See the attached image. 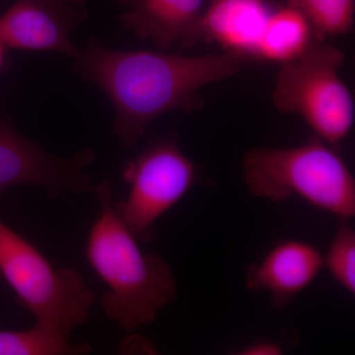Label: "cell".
<instances>
[{
    "label": "cell",
    "instance_id": "cell-1",
    "mask_svg": "<svg viewBox=\"0 0 355 355\" xmlns=\"http://www.w3.org/2000/svg\"><path fill=\"white\" fill-rule=\"evenodd\" d=\"M74 60L76 71L113 105L114 133L125 147L135 146L159 116L200 109V89L235 76L249 60L230 51L183 55L114 50L97 40Z\"/></svg>",
    "mask_w": 355,
    "mask_h": 355
},
{
    "label": "cell",
    "instance_id": "cell-2",
    "mask_svg": "<svg viewBox=\"0 0 355 355\" xmlns=\"http://www.w3.org/2000/svg\"><path fill=\"white\" fill-rule=\"evenodd\" d=\"M100 214L89 230L85 254L89 265L108 287L102 297L105 315L123 331L153 323L159 313L177 298L171 266L155 253H144L139 240L114 207L109 180L94 184Z\"/></svg>",
    "mask_w": 355,
    "mask_h": 355
},
{
    "label": "cell",
    "instance_id": "cell-3",
    "mask_svg": "<svg viewBox=\"0 0 355 355\" xmlns=\"http://www.w3.org/2000/svg\"><path fill=\"white\" fill-rule=\"evenodd\" d=\"M242 168L254 197L275 203L298 197L340 218L355 216L354 175L333 146L316 135L289 148L252 149Z\"/></svg>",
    "mask_w": 355,
    "mask_h": 355
},
{
    "label": "cell",
    "instance_id": "cell-4",
    "mask_svg": "<svg viewBox=\"0 0 355 355\" xmlns=\"http://www.w3.org/2000/svg\"><path fill=\"white\" fill-rule=\"evenodd\" d=\"M0 277L18 304L38 323L64 335L87 321L95 294L74 268H55L43 253L0 219Z\"/></svg>",
    "mask_w": 355,
    "mask_h": 355
},
{
    "label": "cell",
    "instance_id": "cell-5",
    "mask_svg": "<svg viewBox=\"0 0 355 355\" xmlns=\"http://www.w3.org/2000/svg\"><path fill=\"white\" fill-rule=\"evenodd\" d=\"M345 53L315 39L303 55L280 64L272 103L282 113L299 114L319 139L335 146L354 127V97L340 76Z\"/></svg>",
    "mask_w": 355,
    "mask_h": 355
},
{
    "label": "cell",
    "instance_id": "cell-6",
    "mask_svg": "<svg viewBox=\"0 0 355 355\" xmlns=\"http://www.w3.org/2000/svg\"><path fill=\"white\" fill-rule=\"evenodd\" d=\"M125 200L116 214L140 241L150 239L156 222L183 200L197 180L195 163L172 137L158 140L123 166Z\"/></svg>",
    "mask_w": 355,
    "mask_h": 355
},
{
    "label": "cell",
    "instance_id": "cell-7",
    "mask_svg": "<svg viewBox=\"0 0 355 355\" xmlns=\"http://www.w3.org/2000/svg\"><path fill=\"white\" fill-rule=\"evenodd\" d=\"M95 158L89 148L67 158L53 155L10 121H0V196L18 186L39 187L53 198L92 191V178L85 170Z\"/></svg>",
    "mask_w": 355,
    "mask_h": 355
},
{
    "label": "cell",
    "instance_id": "cell-8",
    "mask_svg": "<svg viewBox=\"0 0 355 355\" xmlns=\"http://www.w3.org/2000/svg\"><path fill=\"white\" fill-rule=\"evenodd\" d=\"M85 18L84 0H15L0 15V42L7 49L76 58L80 49L70 34Z\"/></svg>",
    "mask_w": 355,
    "mask_h": 355
},
{
    "label": "cell",
    "instance_id": "cell-9",
    "mask_svg": "<svg viewBox=\"0 0 355 355\" xmlns=\"http://www.w3.org/2000/svg\"><path fill=\"white\" fill-rule=\"evenodd\" d=\"M323 268V254L314 245L284 240L248 270L246 286L250 291L268 292L273 306L284 309L313 284Z\"/></svg>",
    "mask_w": 355,
    "mask_h": 355
},
{
    "label": "cell",
    "instance_id": "cell-10",
    "mask_svg": "<svg viewBox=\"0 0 355 355\" xmlns=\"http://www.w3.org/2000/svg\"><path fill=\"white\" fill-rule=\"evenodd\" d=\"M270 13L266 0H214L200 16L191 44L203 39L224 51L254 58Z\"/></svg>",
    "mask_w": 355,
    "mask_h": 355
},
{
    "label": "cell",
    "instance_id": "cell-11",
    "mask_svg": "<svg viewBox=\"0 0 355 355\" xmlns=\"http://www.w3.org/2000/svg\"><path fill=\"white\" fill-rule=\"evenodd\" d=\"M205 0H121L127 12L123 26L140 39L148 40L160 50L176 43L191 44Z\"/></svg>",
    "mask_w": 355,
    "mask_h": 355
},
{
    "label": "cell",
    "instance_id": "cell-12",
    "mask_svg": "<svg viewBox=\"0 0 355 355\" xmlns=\"http://www.w3.org/2000/svg\"><path fill=\"white\" fill-rule=\"evenodd\" d=\"M314 40L309 21L295 7L287 6L270 13L254 58L286 64L303 55Z\"/></svg>",
    "mask_w": 355,
    "mask_h": 355
},
{
    "label": "cell",
    "instance_id": "cell-13",
    "mask_svg": "<svg viewBox=\"0 0 355 355\" xmlns=\"http://www.w3.org/2000/svg\"><path fill=\"white\" fill-rule=\"evenodd\" d=\"M90 352L87 343H71L69 336L38 322L28 330H0V355H83Z\"/></svg>",
    "mask_w": 355,
    "mask_h": 355
},
{
    "label": "cell",
    "instance_id": "cell-14",
    "mask_svg": "<svg viewBox=\"0 0 355 355\" xmlns=\"http://www.w3.org/2000/svg\"><path fill=\"white\" fill-rule=\"evenodd\" d=\"M309 21L315 39L347 34L354 26V0H287Z\"/></svg>",
    "mask_w": 355,
    "mask_h": 355
},
{
    "label": "cell",
    "instance_id": "cell-15",
    "mask_svg": "<svg viewBox=\"0 0 355 355\" xmlns=\"http://www.w3.org/2000/svg\"><path fill=\"white\" fill-rule=\"evenodd\" d=\"M324 268L338 286L355 294V232L343 222L323 254Z\"/></svg>",
    "mask_w": 355,
    "mask_h": 355
},
{
    "label": "cell",
    "instance_id": "cell-16",
    "mask_svg": "<svg viewBox=\"0 0 355 355\" xmlns=\"http://www.w3.org/2000/svg\"><path fill=\"white\" fill-rule=\"evenodd\" d=\"M239 355H279L282 354V347L279 343L270 340H261L248 345L238 350Z\"/></svg>",
    "mask_w": 355,
    "mask_h": 355
},
{
    "label": "cell",
    "instance_id": "cell-17",
    "mask_svg": "<svg viewBox=\"0 0 355 355\" xmlns=\"http://www.w3.org/2000/svg\"><path fill=\"white\" fill-rule=\"evenodd\" d=\"M6 46L0 42V70H1L2 67H3L4 60H6Z\"/></svg>",
    "mask_w": 355,
    "mask_h": 355
}]
</instances>
